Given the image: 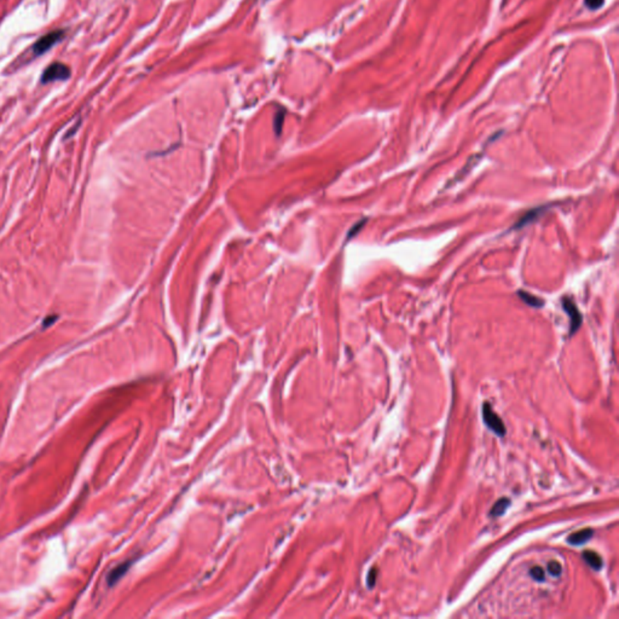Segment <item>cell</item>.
Segmentation results:
<instances>
[{"label":"cell","mask_w":619,"mask_h":619,"mask_svg":"<svg viewBox=\"0 0 619 619\" xmlns=\"http://www.w3.org/2000/svg\"><path fill=\"white\" fill-rule=\"evenodd\" d=\"M482 419L490 430H494L497 435H506V427L503 421L498 417L496 412L492 410L491 406L485 402L482 404Z\"/></svg>","instance_id":"3"},{"label":"cell","mask_w":619,"mask_h":619,"mask_svg":"<svg viewBox=\"0 0 619 619\" xmlns=\"http://www.w3.org/2000/svg\"><path fill=\"white\" fill-rule=\"evenodd\" d=\"M563 308L570 318V335H573L582 324L581 312L577 308L576 304L573 303V300L568 297L563 299Z\"/></svg>","instance_id":"4"},{"label":"cell","mask_w":619,"mask_h":619,"mask_svg":"<svg viewBox=\"0 0 619 619\" xmlns=\"http://www.w3.org/2000/svg\"><path fill=\"white\" fill-rule=\"evenodd\" d=\"M376 575H378V572H376V570H375V568H373V570H372V571H370V573H369L368 583H369V586H370V588H373L374 584H375V579H376Z\"/></svg>","instance_id":"14"},{"label":"cell","mask_w":619,"mask_h":619,"mask_svg":"<svg viewBox=\"0 0 619 619\" xmlns=\"http://www.w3.org/2000/svg\"><path fill=\"white\" fill-rule=\"evenodd\" d=\"M128 566H130V564H123V565H120L116 568H114L113 571L109 573L108 576V583L109 586H114L116 582L121 578V577L128 572Z\"/></svg>","instance_id":"10"},{"label":"cell","mask_w":619,"mask_h":619,"mask_svg":"<svg viewBox=\"0 0 619 619\" xmlns=\"http://www.w3.org/2000/svg\"><path fill=\"white\" fill-rule=\"evenodd\" d=\"M548 571L552 576L559 577L561 575L563 568H561L560 564L557 563V561H552V563L548 564Z\"/></svg>","instance_id":"11"},{"label":"cell","mask_w":619,"mask_h":619,"mask_svg":"<svg viewBox=\"0 0 619 619\" xmlns=\"http://www.w3.org/2000/svg\"><path fill=\"white\" fill-rule=\"evenodd\" d=\"M56 320H57V316H53V317H52V318H50V317H48V318H46V320H45V321H44V326H51L52 322L56 321Z\"/></svg>","instance_id":"15"},{"label":"cell","mask_w":619,"mask_h":619,"mask_svg":"<svg viewBox=\"0 0 619 619\" xmlns=\"http://www.w3.org/2000/svg\"><path fill=\"white\" fill-rule=\"evenodd\" d=\"M530 575H531V577L534 578V581H544L543 568H539V566H534V568H531Z\"/></svg>","instance_id":"12"},{"label":"cell","mask_w":619,"mask_h":619,"mask_svg":"<svg viewBox=\"0 0 619 619\" xmlns=\"http://www.w3.org/2000/svg\"><path fill=\"white\" fill-rule=\"evenodd\" d=\"M583 559H584L586 563L588 564L591 568H594V570H600V568H602V560H601L600 555L596 554L595 552L586 550V552L583 553Z\"/></svg>","instance_id":"7"},{"label":"cell","mask_w":619,"mask_h":619,"mask_svg":"<svg viewBox=\"0 0 619 619\" xmlns=\"http://www.w3.org/2000/svg\"><path fill=\"white\" fill-rule=\"evenodd\" d=\"M544 212V207H537L534 208V209H531L529 212L525 214L524 217H521L519 219V222L516 223V225H514V229H521V227H525L526 224H530V223L534 222L536 220L537 218Z\"/></svg>","instance_id":"6"},{"label":"cell","mask_w":619,"mask_h":619,"mask_svg":"<svg viewBox=\"0 0 619 619\" xmlns=\"http://www.w3.org/2000/svg\"><path fill=\"white\" fill-rule=\"evenodd\" d=\"M71 68L62 63V62H53L42 74V84H50L55 81H66L71 78Z\"/></svg>","instance_id":"2"},{"label":"cell","mask_w":619,"mask_h":619,"mask_svg":"<svg viewBox=\"0 0 619 619\" xmlns=\"http://www.w3.org/2000/svg\"><path fill=\"white\" fill-rule=\"evenodd\" d=\"M509 506H511V500L509 498H507V497L500 498L495 503V506L492 507V509L490 511V516H501L502 514H505V512L509 508Z\"/></svg>","instance_id":"8"},{"label":"cell","mask_w":619,"mask_h":619,"mask_svg":"<svg viewBox=\"0 0 619 619\" xmlns=\"http://www.w3.org/2000/svg\"><path fill=\"white\" fill-rule=\"evenodd\" d=\"M593 534H594V531L591 529L581 530V531L568 536V542L573 546H579V544L586 543L588 539H591L593 537Z\"/></svg>","instance_id":"5"},{"label":"cell","mask_w":619,"mask_h":619,"mask_svg":"<svg viewBox=\"0 0 619 619\" xmlns=\"http://www.w3.org/2000/svg\"><path fill=\"white\" fill-rule=\"evenodd\" d=\"M518 294H519L521 300H524L525 303L530 305V306H532V308H542V306H543V300L537 298L536 295H532V294L524 292V290H519V293Z\"/></svg>","instance_id":"9"},{"label":"cell","mask_w":619,"mask_h":619,"mask_svg":"<svg viewBox=\"0 0 619 619\" xmlns=\"http://www.w3.org/2000/svg\"><path fill=\"white\" fill-rule=\"evenodd\" d=\"M66 37V32L62 29L52 30L50 33L45 34L35 42L30 48V52L33 57L43 56L44 53L50 51L55 45L61 43Z\"/></svg>","instance_id":"1"},{"label":"cell","mask_w":619,"mask_h":619,"mask_svg":"<svg viewBox=\"0 0 619 619\" xmlns=\"http://www.w3.org/2000/svg\"><path fill=\"white\" fill-rule=\"evenodd\" d=\"M602 4H604V0H586V6L591 10L598 9Z\"/></svg>","instance_id":"13"}]
</instances>
